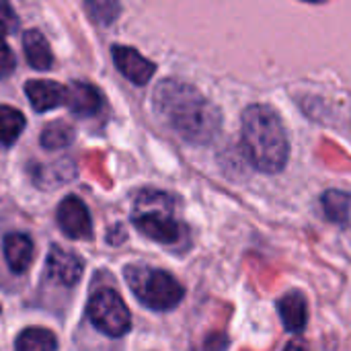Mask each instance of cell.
<instances>
[{"instance_id": "obj_1", "label": "cell", "mask_w": 351, "mask_h": 351, "mask_svg": "<svg viewBox=\"0 0 351 351\" xmlns=\"http://www.w3.org/2000/svg\"><path fill=\"white\" fill-rule=\"evenodd\" d=\"M154 111L167 125L191 144H210L222 125L220 111L191 84L167 78L152 95Z\"/></svg>"}, {"instance_id": "obj_2", "label": "cell", "mask_w": 351, "mask_h": 351, "mask_svg": "<svg viewBox=\"0 0 351 351\" xmlns=\"http://www.w3.org/2000/svg\"><path fill=\"white\" fill-rule=\"evenodd\" d=\"M241 128L251 165L261 173H280L290 156V142L280 115L267 105H251L243 111Z\"/></svg>"}, {"instance_id": "obj_3", "label": "cell", "mask_w": 351, "mask_h": 351, "mask_svg": "<svg viewBox=\"0 0 351 351\" xmlns=\"http://www.w3.org/2000/svg\"><path fill=\"white\" fill-rule=\"evenodd\" d=\"M125 282L134 296L152 311H171L175 308L183 296V286L167 271L146 267V265H130L125 267Z\"/></svg>"}, {"instance_id": "obj_4", "label": "cell", "mask_w": 351, "mask_h": 351, "mask_svg": "<svg viewBox=\"0 0 351 351\" xmlns=\"http://www.w3.org/2000/svg\"><path fill=\"white\" fill-rule=\"evenodd\" d=\"M134 226L144 237L162 245H175L183 237V226L171 214V197L156 191L140 193L136 202Z\"/></svg>"}, {"instance_id": "obj_5", "label": "cell", "mask_w": 351, "mask_h": 351, "mask_svg": "<svg viewBox=\"0 0 351 351\" xmlns=\"http://www.w3.org/2000/svg\"><path fill=\"white\" fill-rule=\"evenodd\" d=\"M88 319L90 323L109 337H121L132 327V317L121 300V296L109 288L97 290L88 300Z\"/></svg>"}, {"instance_id": "obj_6", "label": "cell", "mask_w": 351, "mask_h": 351, "mask_svg": "<svg viewBox=\"0 0 351 351\" xmlns=\"http://www.w3.org/2000/svg\"><path fill=\"white\" fill-rule=\"evenodd\" d=\"M56 218H58V226L62 228V232L70 239H88L93 234L90 214H88L86 206L74 195L66 197L58 206Z\"/></svg>"}, {"instance_id": "obj_7", "label": "cell", "mask_w": 351, "mask_h": 351, "mask_svg": "<svg viewBox=\"0 0 351 351\" xmlns=\"http://www.w3.org/2000/svg\"><path fill=\"white\" fill-rule=\"evenodd\" d=\"M111 56H113V62L117 64V70L125 78H130L134 84H146L154 76L156 66L150 60H146L144 56H140L134 47L113 45Z\"/></svg>"}, {"instance_id": "obj_8", "label": "cell", "mask_w": 351, "mask_h": 351, "mask_svg": "<svg viewBox=\"0 0 351 351\" xmlns=\"http://www.w3.org/2000/svg\"><path fill=\"white\" fill-rule=\"evenodd\" d=\"M45 271L53 282L62 286H74L82 276V261L74 253L53 245L45 261Z\"/></svg>"}, {"instance_id": "obj_9", "label": "cell", "mask_w": 351, "mask_h": 351, "mask_svg": "<svg viewBox=\"0 0 351 351\" xmlns=\"http://www.w3.org/2000/svg\"><path fill=\"white\" fill-rule=\"evenodd\" d=\"M25 93L35 111H49L66 103L68 88H64L60 82L53 80H29L25 84Z\"/></svg>"}, {"instance_id": "obj_10", "label": "cell", "mask_w": 351, "mask_h": 351, "mask_svg": "<svg viewBox=\"0 0 351 351\" xmlns=\"http://www.w3.org/2000/svg\"><path fill=\"white\" fill-rule=\"evenodd\" d=\"M66 103L70 111L78 117H90L101 109V93L88 82H72L66 93Z\"/></svg>"}, {"instance_id": "obj_11", "label": "cell", "mask_w": 351, "mask_h": 351, "mask_svg": "<svg viewBox=\"0 0 351 351\" xmlns=\"http://www.w3.org/2000/svg\"><path fill=\"white\" fill-rule=\"evenodd\" d=\"M278 311H280V319L284 323V327L292 333H298L306 327L308 321V306H306V298L302 292H288L280 298L278 302Z\"/></svg>"}, {"instance_id": "obj_12", "label": "cell", "mask_w": 351, "mask_h": 351, "mask_svg": "<svg viewBox=\"0 0 351 351\" xmlns=\"http://www.w3.org/2000/svg\"><path fill=\"white\" fill-rule=\"evenodd\" d=\"M4 257L14 274L27 271L33 259V243L27 234L14 232L4 239Z\"/></svg>"}, {"instance_id": "obj_13", "label": "cell", "mask_w": 351, "mask_h": 351, "mask_svg": "<svg viewBox=\"0 0 351 351\" xmlns=\"http://www.w3.org/2000/svg\"><path fill=\"white\" fill-rule=\"evenodd\" d=\"M23 47H25L27 62L35 70H49L51 68V64H53L51 49H49L45 37L37 29H31L23 35Z\"/></svg>"}, {"instance_id": "obj_14", "label": "cell", "mask_w": 351, "mask_h": 351, "mask_svg": "<svg viewBox=\"0 0 351 351\" xmlns=\"http://www.w3.org/2000/svg\"><path fill=\"white\" fill-rule=\"evenodd\" d=\"M14 351H56V337L43 327H29L19 333Z\"/></svg>"}, {"instance_id": "obj_15", "label": "cell", "mask_w": 351, "mask_h": 351, "mask_svg": "<svg viewBox=\"0 0 351 351\" xmlns=\"http://www.w3.org/2000/svg\"><path fill=\"white\" fill-rule=\"evenodd\" d=\"M25 128V117L19 109L0 105V142L10 146L23 132Z\"/></svg>"}, {"instance_id": "obj_16", "label": "cell", "mask_w": 351, "mask_h": 351, "mask_svg": "<svg viewBox=\"0 0 351 351\" xmlns=\"http://www.w3.org/2000/svg\"><path fill=\"white\" fill-rule=\"evenodd\" d=\"M72 140H74V130L66 121H51L41 132V144L43 148H49V150L66 148L72 144Z\"/></svg>"}, {"instance_id": "obj_17", "label": "cell", "mask_w": 351, "mask_h": 351, "mask_svg": "<svg viewBox=\"0 0 351 351\" xmlns=\"http://www.w3.org/2000/svg\"><path fill=\"white\" fill-rule=\"evenodd\" d=\"M323 208L329 220L333 222H346L351 208V197L343 191H327L323 195Z\"/></svg>"}, {"instance_id": "obj_18", "label": "cell", "mask_w": 351, "mask_h": 351, "mask_svg": "<svg viewBox=\"0 0 351 351\" xmlns=\"http://www.w3.org/2000/svg\"><path fill=\"white\" fill-rule=\"evenodd\" d=\"M86 10L90 12V16L99 23H111L119 10V6L115 2H105V0H97V2H86Z\"/></svg>"}, {"instance_id": "obj_19", "label": "cell", "mask_w": 351, "mask_h": 351, "mask_svg": "<svg viewBox=\"0 0 351 351\" xmlns=\"http://www.w3.org/2000/svg\"><path fill=\"white\" fill-rule=\"evenodd\" d=\"M16 62H14V53L10 51V47L6 43L0 45V78H6L12 70H14Z\"/></svg>"}, {"instance_id": "obj_20", "label": "cell", "mask_w": 351, "mask_h": 351, "mask_svg": "<svg viewBox=\"0 0 351 351\" xmlns=\"http://www.w3.org/2000/svg\"><path fill=\"white\" fill-rule=\"evenodd\" d=\"M284 351H308V350H306V348H304V343H300V341H290Z\"/></svg>"}, {"instance_id": "obj_21", "label": "cell", "mask_w": 351, "mask_h": 351, "mask_svg": "<svg viewBox=\"0 0 351 351\" xmlns=\"http://www.w3.org/2000/svg\"><path fill=\"white\" fill-rule=\"evenodd\" d=\"M4 35H6V29H4V27L0 25V45L4 43Z\"/></svg>"}]
</instances>
